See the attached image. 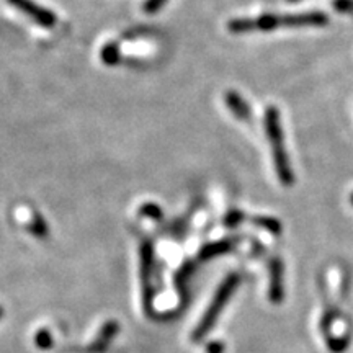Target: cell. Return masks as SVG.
Here are the masks:
<instances>
[{"label":"cell","instance_id":"4fadbf2b","mask_svg":"<svg viewBox=\"0 0 353 353\" xmlns=\"http://www.w3.org/2000/svg\"><path fill=\"white\" fill-rule=\"evenodd\" d=\"M30 231H32L37 237H41V239H44V237L48 236V226L43 221L41 216H34L32 226H30Z\"/></svg>","mask_w":353,"mask_h":353},{"label":"cell","instance_id":"277c9868","mask_svg":"<svg viewBox=\"0 0 353 353\" xmlns=\"http://www.w3.org/2000/svg\"><path fill=\"white\" fill-rule=\"evenodd\" d=\"M141 281H143V304L148 311V314H152V272H154V250L152 244L149 241H144L141 244Z\"/></svg>","mask_w":353,"mask_h":353},{"label":"cell","instance_id":"ac0fdd59","mask_svg":"<svg viewBox=\"0 0 353 353\" xmlns=\"http://www.w3.org/2000/svg\"><path fill=\"white\" fill-rule=\"evenodd\" d=\"M206 352L208 353H223L224 352V343L223 342H211L208 347H206Z\"/></svg>","mask_w":353,"mask_h":353},{"label":"cell","instance_id":"52a82bcc","mask_svg":"<svg viewBox=\"0 0 353 353\" xmlns=\"http://www.w3.org/2000/svg\"><path fill=\"white\" fill-rule=\"evenodd\" d=\"M120 332V324L114 321H108L105 322L103 327L100 329L99 335L95 337L94 343L87 348V353H103L107 352V348L110 347V343L114 339V335Z\"/></svg>","mask_w":353,"mask_h":353},{"label":"cell","instance_id":"9c48e42d","mask_svg":"<svg viewBox=\"0 0 353 353\" xmlns=\"http://www.w3.org/2000/svg\"><path fill=\"white\" fill-rule=\"evenodd\" d=\"M234 245H236V239H226V241L214 242V244L203 247L201 252H200V259L201 260H208V259L218 257V255L228 254V252H231Z\"/></svg>","mask_w":353,"mask_h":353},{"label":"cell","instance_id":"ba28073f","mask_svg":"<svg viewBox=\"0 0 353 353\" xmlns=\"http://www.w3.org/2000/svg\"><path fill=\"white\" fill-rule=\"evenodd\" d=\"M226 105H228V108L231 110V112L236 114L237 118H239V120H249L250 114H252V112H250V107L247 105V101L242 99L237 92H232V90L228 92Z\"/></svg>","mask_w":353,"mask_h":353},{"label":"cell","instance_id":"e0dca14e","mask_svg":"<svg viewBox=\"0 0 353 353\" xmlns=\"http://www.w3.org/2000/svg\"><path fill=\"white\" fill-rule=\"evenodd\" d=\"M141 214L149 216V218H154V219L161 218V216H162L161 208H159V206H156V205H145V206H143V210H141Z\"/></svg>","mask_w":353,"mask_h":353},{"label":"cell","instance_id":"8fae6325","mask_svg":"<svg viewBox=\"0 0 353 353\" xmlns=\"http://www.w3.org/2000/svg\"><path fill=\"white\" fill-rule=\"evenodd\" d=\"M34 345L41 350H50L52 347V335L50 334V330L41 329L34 334Z\"/></svg>","mask_w":353,"mask_h":353},{"label":"cell","instance_id":"9a60e30c","mask_svg":"<svg viewBox=\"0 0 353 353\" xmlns=\"http://www.w3.org/2000/svg\"><path fill=\"white\" fill-rule=\"evenodd\" d=\"M167 0H145L144 10L148 13H157L162 7L165 6Z\"/></svg>","mask_w":353,"mask_h":353},{"label":"cell","instance_id":"7a4b0ae2","mask_svg":"<svg viewBox=\"0 0 353 353\" xmlns=\"http://www.w3.org/2000/svg\"><path fill=\"white\" fill-rule=\"evenodd\" d=\"M265 130H267V138L272 148L273 164H275V170L280 182L285 187H291L294 182L293 170H291L288 152L285 149V138L283 130H281L280 121V112L275 107H268L265 112Z\"/></svg>","mask_w":353,"mask_h":353},{"label":"cell","instance_id":"3957f363","mask_svg":"<svg viewBox=\"0 0 353 353\" xmlns=\"http://www.w3.org/2000/svg\"><path fill=\"white\" fill-rule=\"evenodd\" d=\"M239 281H241V276L237 275V273H231V275H228L226 280L219 285L213 301L210 303V306L205 311V314H203L201 321L198 322L195 332H193V341L201 342L203 339L213 330L219 314L223 312V309L226 307V304L229 299H231L234 291H236L237 286H239Z\"/></svg>","mask_w":353,"mask_h":353},{"label":"cell","instance_id":"8992f818","mask_svg":"<svg viewBox=\"0 0 353 353\" xmlns=\"http://www.w3.org/2000/svg\"><path fill=\"white\" fill-rule=\"evenodd\" d=\"M270 270V288H268V298L273 304H280L285 298V288H283V273L285 267L280 257H275L270 260L268 265Z\"/></svg>","mask_w":353,"mask_h":353},{"label":"cell","instance_id":"ffe728a7","mask_svg":"<svg viewBox=\"0 0 353 353\" xmlns=\"http://www.w3.org/2000/svg\"><path fill=\"white\" fill-rule=\"evenodd\" d=\"M288 2H298V0H288Z\"/></svg>","mask_w":353,"mask_h":353},{"label":"cell","instance_id":"6da1fadb","mask_svg":"<svg viewBox=\"0 0 353 353\" xmlns=\"http://www.w3.org/2000/svg\"><path fill=\"white\" fill-rule=\"evenodd\" d=\"M329 23V17L322 12L291 13V15H262L257 19L231 20L228 30L231 33L273 32L278 28H301V26H324Z\"/></svg>","mask_w":353,"mask_h":353},{"label":"cell","instance_id":"30bf717a","mask_svg":"<svg viewBox=\"0 0 353 353\" xmlns=\"http://www.w3.org/2000/svg\"><path fill=\"white\" fill-rule=\"evenodd\" d=\"M252 223L255 226L265 229V231H268L270 234H278L281 232V223L275 218H268V216H257V218L252 219Z\"/></svg>","mask_w":353,"mask_h":353},{"label":"cell","instance_id":"44dd1931","mask_svg":"<svg viewBox=\"0 0 353 353\" xmlns=\"http://www.w3.org/2000/svg\"><path fill=\"white\" fill-rule=\"evenodd\" d=\"M350 201H352V205H353V195H352V198H350Z\"/></svg>","mask_w":353,"mask_h":353},{"label":"cell","instance_id":"5bb4252c","mask_svg":"<svg viewBox=\"0 0 353 353\" xmlns=\"http://www.w3.org/2000/svg\"><path fill=\"white\" fill-rule=\"evenodd\" d=\"M242 219H244V214H242L239 210H232V211H229V213L226 214V218H224V224H226L228 228H234V226H237V224H241Z\"/></svg>","mask_w":353,"mask_h":353},{"label":"cell","instance_id":"2e32d148","mask_svg":"<svg viewBox=\"0 0 353 353\" xmlns=\"http://www.w3.org/2000/svg\"><path fill=\"white\" fill-rule=\"evenodd\" d=\"M334 8L337 12L352 13L353 12V0H334Z\"/></svg>","mask_w":353,"mask_h":353},{"label":"cell","instance_id":"5b68a950","mask_svg":"<svg viewBox=\"0 0 353 353\" xmlns=\"http://www.w3.org/2000/svg\"><path fill=\"white\" fill-rule=\"evenodd\" d=\"M8 3L15 8H19L20 12H23L26 17H30L33 21H37V23L41 25L43 28H54V25L57 23L54 12L38 6L33 0H8Z\"/></svg>","mask_w":353,"mask_h":353},{"label":"cell","instance_id":"7c38bea8","mask_svg":"<svg viewBox=\"0 0 353 353\" xmlns=\"http://www.w3.org/2000/svg\"><path fill=\"white\" fill-rule=\"evenodd\" d=\"M101 59L110 65L117 64L118 61H120V50H118L117 44H108V46H105L103 50H101Z\"/></svg>","mask_w":353,"mask_h":353},{"label":"cell","instance_id":"d6986e66","mask_svg":"<svg viewBox=\"0 0 353 353\" xmlns=\"http://www.w3.org/2000/svg\"><path fill=\"white\" fill-rule=\"evenodd\" d=\"M2 316H3V307L0 306V319H2Z\"/></svg>","mask_w":353,"mask_h":353}]
</instances>
